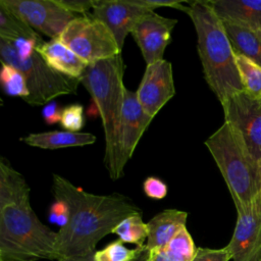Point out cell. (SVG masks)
Masks as SVG:
<instances>
[{
	"label": "cell",
	"instance_id": "e575fe53",
	"mask_svg": "<svg viewBox=\"0 0 261 261\" xmlns=\"http://www.w3.org/2000/svg\"><path fill=\"white\" fill-rule=\"evenodd\" d=\"M259 167H260V184H261V161L259 162Z\"/></svg>",
	"mask_w": 261,
	"mask_h": 261
},
{
	"label": "cell",
	"instance_id": "7402d4cb",
	"mask_svg": "<svg viewBox=\"0 0 261 261\" xmlns=\"http://www.w3.org/2000/svg\"><path fill=\"white\" fill-rule=\"evenodd\" d=\"M234 55L245 92L253 97L261 98V65L245 56Z\"/></svg>",
	"mask_w": 261,
	"mask_h": 261
},
{
	"label": "cell",
	"instance_id": "9a60e30c",
	"mask_svg": "<svg viewBox=\"0 0 261 261\" xmlns=\"http://www.w3.org/2000/svg\"><path fill=\"white\" fill-rule=\"evenodd\" d=\"M37 52L51 68L69 77L80 80L89 65L59 38L44 42L37 48Z\"/></svg>",
	"mask_w": 261,
	"mask_h": 261
},
{
	"label": "cell",
	"instance_id": "52a82bcc",
	"mask_svg": "<svg viewBox=\"0 0 261 261\" xmlns=\"http://www.w3.org/2000/svg\"><path fill=\"white\" fill-rule=\"evenodd\" d=\"M59 39L88 64L122 52L107 25L89 13L71 20Z\"/></svg>",
	"mask_w": 261,
	"mask_h": 261
},
{
	"label": "cell",
	"instance_id": "d4e9b609",
	"mask_svg": "<svg viewBox=\"0 0 261 261\" xmlns=\"http://www.w3.org/2000/svg\"><path fill=\"white\" fill-rule=\"evenodd\" d=\"M145 247V246H144ZM143 247L128 249L120 240L108 244L103 249L96 251L95 261H134L140 254Z\"/></svg>",
	"mask_w": 261,
	"mask_h": 261
},
{
	"label": "cell",
	"instance_id": "5b68a950",
	"mask_svg": "<svg viewBox=\"0 0 261 261\" xmlns=\"http://www.w3.org/2000/svg\"><path fill=\"white\" fill-rule=\"evenodd\" d=\"M204 144L227 186L236 209L250 207L261 195L260 167L242 138L224 121Z\"/></svg>",
	"mask_w": 261,
	"mask_h": 261
},
{
	"label": "cell",
	"instance_id": "484cf974",
	"mask_svg": "<svg viewBox=\"0 0 261 261\" xmlns=\"http://www.w3.org/2000/svg\"><path fill=\"white\" fill-rule=\"evenodd\" d=\"M85 123L84 107L82 104L73 103L62 109L60 124L65 130L79 133Z\"/></svg>",
	"mask_w": 261,
	"mask_h": 261
},
{
	"label": "cell",
	"instance_id": "1f68e13d",
	"mask_svg": "<svg viewBox=\"0 0 261 261\" xmlns=\"http://www.w3.org/2000/svg\"><path fill=\"white\" fill-rule=\"evenodd\" d=\"M147 261H180L176 257L167 253L163 248L149 250Z\"/></svg>",
	"mask_w": 261,
	"mask_h": 261
},
{
	"label": "cell",
	"instance_id": "f546056e",
	"mask_svg": "<svg viewBox=\"0 0 261 261\" xmlns=\"http://www.w3.org/2000/svg\"><path fill=\"white\" fill-rule=\"evenodd\" d=\"M58 3L74 14H88L90 9H93L95 0H57Z\"/></svg>",
	"mask_w": 261,
	"mask_h": 261
},
{
	"label": "cell",
	"instance_id": "277c9868",
	"mask_svg": "<svg viewBox=\"0 0 261 261\" xmlns=\"http://www.w3.org/2000/svg\"><path fill=\"white\" fill-rule=\"evenodd\" d=\"M125 65L122 55L90 63L84 71L81 84L92 97L102 120L105 139L104 165L114 178L115 154L125 86Z\"/></svg>",
	"mask_w": 261,
	"mask_h": 261
},
{
	"label": "cell",
	"instance_id": "603a6c76",
	"mask_svg": "<svg viewBox=\"0 0 261 261\" xmlns=\"http://www.w3.org/2000/svg\"><path fill=\"white\" fill-rule=\"evenodd\" d=\"M1 64L0 80L5 93L25 100L29 97L30 92L22 72L10 64L3 62H1Z\"/></svg>",
	"mask_w": 261,
	"mask_h": 261
},
{
	"label": "cell",
	"instance_id": "cb8c5ba5",
	"mask_svg": "<svg viewBox=\"0 0 261 261\" xmlns=\"http://www.w3.org/2000/svg\"><path fill=\"white\" fill-rule=\"evenodd\" d=\"M163 249L180 261H192L197 248L186 226L182 227Z\"/></svg>",
	"mask_w": 261,
	"mask_h": 261
},
{
	"label": "cell",
	"instance_id": "d6a6232c",
	"mask_svg": "<svg viewBox=\"0 0 261 261\" xmlns=\"http://www.w3.org/2000/svg\"><path fill=\"white\" fill-rule=\"evenodd\" d=\"M95 253L83 256H68V257H61L57 261H95L94 258Z\"/></svg>",
	"mask_w": 261,
	"mask_h": 261
},
{
	"label": "cell",
	"instance_id": "8fae6325",
	"mask_svg": "<svg viewBox=\"0 0 261 261\" xmlns=\"http://www.w3.org/2000/svg\"><path fill=\"white\" fill-rule=\"evenodd\" d=\"M152 120L153 117L147 114L141 106L136 92L125 89L117 136L113 180L123 175L125 164L132 158L140 139Z\"/></svg>",
	"mask_w": 261,
	"mask_h": 261
},
{
	"label": "cell",
	"instance_id": "9c48e42d",
	"mask_svg": "<svg viewBox=\"0 0 261 261\" xmlns=\"http://www.w3.org/2000/svg\"><path fill=\"white\" fill-rule=\"evenodd\" d=\"M224 121L229 123L242 138L252 156L261 161V98L245 91L221 103Z\"/></svg>",
	"mask_w": 261,
	"mask_h": 261
},
{
	"label": "cell",
	"instance_id": "8992f818",
	"mask_svg": "<svg viewBox=\"0 0 261 261\" xmlns=\"http://www.w3.org/2000/svg\"><path fill=\"white\" fill-rule=\"evenodd\" d=\"M0 59L22 72L30 92L24 101L32 106H43L59 96L75 94L81 84V80L63 75L51 68L37 51L28 58H20L11 44L2 39Z\"/></svg>",
	"mask_w": 261,
	"mask_h": 261
},
{
	"label": "cell",
	"instance_id": "4316f807",
	"mask_svg": "<svg viewBox=\"0 0 261 261\" xmlns=\"http://www.w3.org/2000/svg\"><path fill=\"white\" fill-rule=\"evenodd\" d=\"M144 194L154 200H161L168 193L167 185L157 176H148L143 182Z\"/></svg>",
	"mask_w": 261,
	"mask_h": 261
},
{
	"label": "cell",
	"instance_id": "44dd1931",
	"mask_svg": "<svg viewBox=\"0 0 261 261\" xmlns=\"http://www.w3.org/2000/svg\"><path fill=\"white\" fill-rule=\"evenodd\" d=\"M123 243L134 244L137 247L146 246L148 225L143 221L142 213L134 214L120 221L112 230Z\"/></svg>",
	"mask_w": 261,
	"mask_h": 261
},
{
	"label": "cell",
	"instance_id": "7a4b0ae2",
	"mask_svg": "<svg viewBox=\"0 0 261 261\" xmlns=\"http://www.w3.org/2000/svg\"><path fill=\"white\" fill-rule=\"evenodd\" d=\"M24 176L0 159V261L57 260V232L36 215Z\"/></svg>",
	"mask_w": 261,
	"mask_h": 261
},
{
	"label": "cell",
	"instance_id": "e0dca14e",
	"mask_svg": "<svg viewBox=\"0 0 261 261\" xmlns=\"http://www.w3.org/2000/svg\"><path fill=\"white\" fill-rule=\"evenodd\" d=\"M221 20L261 30V0H209Z\"/></svg>",
	"mask_w": 261,
	"mask_h": 261
},
{
	"label": "cell",
	"instance_id": "30bf717a",
	"mask_svg": "<svg viewBox=\"0 0 261 261\" xmlns=\"http://www.w3.org/2000/svg\"><path fill=\"white\" fill-rule=\"evenodd\" d=\"M0 5L51 39L59 38L68 23L77 17L57 0H0Z\"/></svg>",
	"mask_w": 261,
	"mask_h": 261
},
{
	"label": "cell",
	"instance_id": "5bb4252c",
	"mask_svg": "<svg viewBox=\"0 0 261 261\" xmlns=\"http://www.w3.org/2000/svg\"><path fill=\"white\" fill-rule=\"evenodd\" d=\"M136 94L143 109L154 118L175 94L171 63L162 59L146 65Z\"/></svg>",
	"mask_w": 261,
	"mask_h": 261
},
{
	"label": "cell",
	"instance_id": "4fadbf2b",
	"mask_svg": "<svg viewBox=\"0 0 261 261\" xmlns=\"http://www.w3.org/2000/svg\"><path fill=\"white\" fill-rule=\"evenodd\" d=\"M176 23L177 19L161 16L155 11L147 12L135 23L130 35L140 48L146 65L163 59Z\"/></svg>",
	"mask_w": 261,
	"mask_h": 261
},
{
	"label": "cell",
	"instance_id": "836d02e7",
	"mask_svg": "<svg viewBox=\"0 0 261 261\" xmlns=\"http://www.w3.org/2000/svg\"><path fill=\"white\" fill-rule=\"evenodd\" d=\"M148 256H149V250L145 246V247L142 248L140 254L138 255V257L134 261H147Z\"/></svg>",
	"mask_w": 261,
	"mask_h": 261
},
{
	"label": "cell",
	"instance_id": "6da1fadb",
	"mask_svg": "<svg viewBox=\"0 0 261 261\" xmlns=\"http://www.w3.org/2000/svg\"><path fill=\"white\" fill-rule=\"evenodd\" d=\"M52 190L55 200L62 201L69 213L67 223L57 231V260L61 257L95 253L97 244L112 233L120 221L142 213L122 194H92L56 173L53 174Z\"/></svg>",
	"mask_w": 261,
	"mask_h": 261
},
{
	"label": "cell",
	"instance_id": "4dcf8cb0",
	"mask_svg": "<svg viewBox=\"0 0 261 261\" xmlns=\"http://www.w3.org/2000/svg\"><path fill=\"white\" fill-rule=\"evenodd\" d=\"M61 113L62 109L55 101H51L44 105V108L42 110L43 118L47 124H54L56 122H60Z\"/></svg>",
	"mask_w": 261,
	"mask_h": 261
},
{
	"label": "cell",
	"instance_id": "83f0119b",
	"mask_svg": "<svg viewBox=\"0 0 261 261\" xmlns=\"http://www.w3.org/2000/svg\"><path fill=\"white\" fill-rule=\"evenodd\" d=\"M231 256L226 247L211 249L198 247L192 261H229Z\"/></svg>",
	"mask_w": 261,
	"mask_h": 261
},
{
	"label": "cell",
	"instance_id": "ac0fdd59",
	"mask_svg": "<svg viewBox=\"0 0 261 261\" xmlns=\"http://www.w3.org/2000/svg\"><path fill=\"white\" fill-rule=\"evenodd\" d=\"M24 144L46 150H55L70 147H84L96 142V137L91 133H74L68 130H49L32 133L20 139Z\"/></svg>",
	"mask_w": 261,
	"mask_h": 261
},
{
	"label": "cell",
	"instance_id": "d6986e66",
	"mask_svg": "<svg viewBox=\"0 0 261 261\" xmlns=\"http://www.w3.org/2000/svg\"><path fill=\"white\" fill-rule=\"evenodd\" d=\"M234 54L245 56L261 65V30L222 20Z\"/></svg>",
	"mask_w": 261,
	"mask_h": 261
},
{
	"label": "cell",
	"instance_id": "7c38bea8",
	"mask_svg": "<svg viewBox=\"0 0 261 261\" xmlns=\"http://www.w3.org/2000/svg\"><path fill=\"white\" fill-rule=\"evenodd\" d=\"M232 237L225 246L232 261H261V195L248 208L237 210Z\"/></svg>",
	"mask_w": 261,
	"mask_h": 261
},
{
	"label": "cell",
	"instance_id": "ffe728a7",
	"mask_svg": "<svg viewBox=\"0 0 261 261\" xmlns=\"http://www.w3.org/2000/svg\"><path fill=\"white\" fill-rule=\"evenodd\" d=\"M0 39L13 42L19 39L40 40L42 38L21 18L0 5Z\"/></svg>",
	"mask_w": 261,
	"mask_h": 261
},
{
	"label": "cell",
	"instance_id": "3957f363",
	"mask_svg": "<svg viewBox=\"0 0 261 261\" xmlns=\"http://www.w3.org/2000/svg\"><path fill=\"white\" fill-rule=\"evenodd\" d=\"M185 12L190 16L197 35L204 79L220 104L245 91L230 41L209 0L190 1Z\"/></svg>",
	"mask_w": 261,
	"mask_h": 261
},
{
	"label": "cell",
	"instance_id": "f1b7e54d",
	"mask_svg": "<svg viewBox=\"0 0 261 261\" xmlns=\"http://www.w3.org/2000/svg\"><path fill=\"white\" fill-rule=\"evenodd\" d=\"M68 208L60 200H55L49 210V219L52 223H56L60 227L64 226L68 221Z\"/></svg>",
	"mask_w": 261,
	"mask_h": 261
},
{
	"label": "cell",
	"instance_id": "ba28073f",
	"mask_svg": "<svg viewBox=\"0 0 261 261\" xmlns=\"http://www.w3.org/2000/svg\"><path fill=\"white\" fill-rule=\"evenodd\" d=\"M162 6L177 8L184 12L187 7L181 1L95 0L91 14L107 25L122 51L125 38L139 18Z\"/></svg>",
	"mask_w": 261,
	"mask_h": 261
},
{
	"label": "cell",
	"instance_id": "2e32d148",
	"mask_svg": "<svg viewBox=\"0 0 261 261\" xmlns=\"http://www.w3.org/2000/svg\"><path fill=\"white\" fill-rule=\"evenodd\" d=\"M187 219L188 212L178 209H165L153 216L147 222L146 248L154 250L165 247L182 227H186Z\"/></svg>",
	"mask_w": 261,
	"mask_h": 261
}]
</instances>
